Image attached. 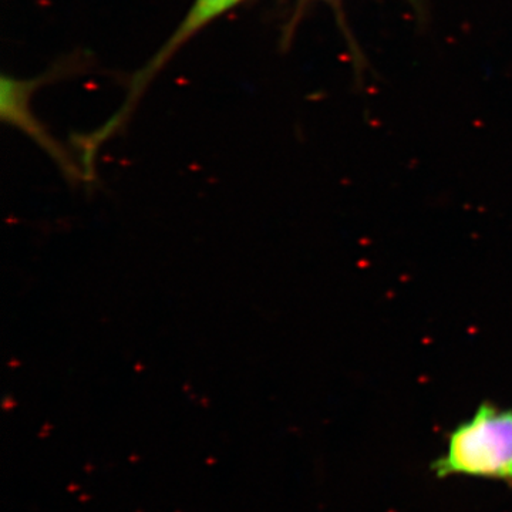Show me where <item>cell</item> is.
<instances>
[{"mask_svg":"<svg viewBox=\"0 0 512 512\" xmlns=\"http://www.w3.org/2000/svg\"><path fill=\"white\" fill-rule=\"evenodd\" d=\"M431 471L437 478H484L512 487V407L481 403L447 434L446 448Z\"/></svg>","mask_w":512,"mask_h":512,"instance_id":"6da1fadb","label":"cell"},{"mask_svg":"<svg viewBox=\"0 0 512 512\" xmlns=\"http://www.w3.org/2000/svg\"><path fill=\"white\" fill-rule=\"evenodd\" d=\"M244 2L247 0H194L191 3L184 18L163 45L158 47L157 52L147 60L146 64L128 77L126 97L120 109L107 120L104 126L97 128L90 136L77 138V144L83 150L84 163H94L97 148L127 123L133 111L136 110L137 104L140 103L141 97L173 57L201 30L207 29L215 20L228 15Z\"/></svg>","mask_w":512,"mask_h":512,"instance_id":"7a4b0ae2","label":"cell"}]
</instances>
